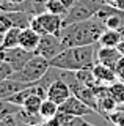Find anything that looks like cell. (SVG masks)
I'll return each instance as SVG.
<instances>
[{
    "instance_id": "cell-1",
    "label": "cell",
    "mask_w": 124,
    "mask_h": 126,
    "mask_svg": "<svg viewBox=\"0 0 124 126\" xmlns=\"http://www.w3.org/2000/svg\"><path fill=\"white\" fill-rule=\"evenodd\" d=\"M104 30H105L104 22H100L96 17L66 25L63 27L60 33L61 46H63V49H68V47H75V46L96 44Z\"/></svg>"
},
{
    "instance_id": "cell-2",
    "label": "cell",
    "mask_w": 124,
    "mask_h": 126,
    "mask_svg": "<svg viewBox=\"0 0 124 126\" xmlns=\"http://www.w3.org/2000/svg\"><path fill=\"white\" fill-rule=\"evenodd\" d=\"M96 52L94 44L90 46H75L63 49L58 55L52 58L49 63L50 66L64 71H79L85 68H91L96 63Z\"/></svg>"
},
{
    "instance_id": "cell-3",
    "label": "cell",
    "mask_w": 124,
    "mask_h": 126,
    "mask_svg": "<svg viewBox=\"0 0 124 126\" xmlns=\"http://www.w3.org/2000/svg\"><path fill=\"white\" fill-rule=\"evenodd\" d=\"M49 68H50V63L47 58L35 54L19 71H14L11 74V77L19 82H24V84H38L46 76Z\"/></svg>"
},
{
    "instance_id": "cell-4",
    "label": "cell",
    "mask_w": 124,
    "mask_h": 126,
    "mask_svg": "<svg viewBox=\"0 0 124 126\" xmlns=\"http://www.w3.org/2000/svg\"><path fill=\"white\" fill-rule=\"evenodd\" d=\"M104 3H105L104 0H75V3L69 8L66 16L63 17V27L94 17Z\"/></svg>"
},
{
    "instance_id": "cell-5",
    "label": "cell",
    "mask_w": 124,
    "mask_h": 126,
    "mask_svg": "<svg viewBox=\"0 0 124 126\" xmlns=\"http://www.w3.org/2000/svg\"><path fill=\"white\" fill-rule=\"evenodd\" d=\"M30 27L33 30H36L41 36L42 35H57V36H60L61 30H63V16L44 11L41 14L33 16Z\"/></svg>"
},
{
    "instance_id": "cell-6",
    "label": "cell",
    "mask_w": 124,
    "mask_h": 126,
    "mask_svg": "<svg viewBox=\"0 0 124 126\" xmlns=\"http://www.w3.org/2000/svg\"><path fill=\"white\" fill-rule=\"evenodd\" d=\"M63 50V46H61V39L60 36H57V35H42L41 36V41H39V46H38L36 52L38 55H41V57L47 58L50 62L55 55H58Z\"/></svg>"
},
{
    "instance_id": "cell-7",
    "label": "cell",
    "mask_w": 124,
    "mask_h": 126,
    "mask_svg": "<svg viewBox=\"0 0 124 126\" xmlns=\"http://www.w3.org/2000/svg\"><path fill=\"white\" fill-rule=\"evenodd\" d=\"M60 112L68 113V115H71V117H87V115L98 113L93 107H90L88 104H85L82 99H79L74 94L60 106Z\"/></svg>"
},
{
    "instance_id": "cell-8",
    "label": "cell",
    "mask_w": 124,
    "mask_h": 126,
    "mask_svg": "<svg viewBox=\"0 0 124 126\" xmlns=\"http://www.w3.org/2000/svg\"><path fill=\"white\" fill-rule=\"evenodd\" d=\"M71 96H72L71 87H69L61 77L57 79V80H53L52 84L47 87V98L52 99L53 102H57L58 106H61L64 101H68Z\"/></svg>"
},
{
    "instance_id": "cell-9",
    "label": "cell",
    "mask_w": 124,
    "mask_h": 126,
    "mask_svg": "<svg viewBox=\"0 0 124 126\" xmlns=\"http://www.w3.org/2000/svg\"><path fill=\"white\" fill-rule=\"evenodd\" d=\"M33 55H35L33 52L25 50V49H22L21 46H17V47H13V49H6L5 50V62L13 68V71H19L27 62L30 60V58L33 57Z\"/></svg>"
},
{
    "instance_id": "cell-10",
    "label": "cell",
    "mask_w": 124,
    "mask_h": 126,
    "mask_svg": "<svg viewBox=\"0 0 124 126\" xmlns=\"http://www.w3.org/2000/svg\"><path fill=\"white\" fill-rule=\"evenodd\" d=\"M123 55L124 54L118 47H100L99 46V50L96 52V62L102 63V65H107L115 69V66L123 58Z\"/></svg>"
},
{
    "instance_id": "cell-11",
    "label": "cell",
    "mask_w": 124,
    "mask_h": 126,
    "mask_svg": "<svg viewBox=\"0 0 124 126\" xmlns=\"http://www.w3.org/2000/svg\"><path fill=\"white\" fill-rule=\"evenodd\" d=\"M93 73H94L96 80H98L100 85H112V84H115L116 80H119L118 76H116V71L113 68H110V66H107V65H102V63H99V62H96L94 65H93Z\"/></svg>"
},
{
    "instance_id": "cell-12",
    "label": "cell",
    "mask_w": 124,
    "mask_h": 126,
    "mask_svg": "<svg viewBox=\"0 0 124 126\" xmlns=\"http://www.w3.org/2000/svg\"><path fill=\"white\" fill-rule=\"evenodd\" d=\"M41 41V35L38 33L36 30H33L32 27H27V29H22L21 32V38H19V46L25 50H30V52H36L38 46H39Z\"/></svg>"
},
{
    "instance_id": "cell-13",
    "label": "cell",
    "mask_w": 124,
    "mask_h": 126,
    "mask_svg": "<svg viewBox=\"0 0 124 126\" xmlns=\"http://www.w3.org/2000/svg\"><path fill=\"white\" fill-rule=\"evenodd\" d=\"M123 39V32L113 30V29H105L100 35L98 44L100 47H118Z\"/></svg>"
},
{
    "instance_id": "cell-14",
    "label": "cell",
    "mask_w": 124,
    "mask_h": 126,
    "mask_svg": "<svg viewBox=\"0 0 124 126\" xmlns=\"http://www.w3.org/2000/svg\"><path fill=\"white\" fill-rule=\"evenodd\" d=\"M21 32L22 29L19 27H13L5 33V38H3V43L0 44V49L6 50V49H13V47L19 46V38H21Z\"/></svg>"
},
{
    "instance_id": "cell-15",
    "label": "cell",
    "mask_w": 124,
    "mask_h": 126,
    "mask_svg": "<svg viewBox=\"0 0 124 126\" xmlns=\"http://www.w3.org/2000/svg\"><path fill=\"white\" fill-rule=\"evenodd\" d=\"M8 16L13 22V27H19V29H27L32 24V17L25 11H8Z\"/></svg>"
},
{
    "instance_id": "cell-16",
    "label": "cell",
    "mask_w": 124,
    "mask_h": 126,
    "mask_svg": "<svg viewBox=\"0 0 124 126\" xmlns=\"http://www.w3.org/2000/svg\"><path fill=\"white\" fill-rule=\"evenodd\" d=\"M58 112H60V106H58L57 102H53L52 99H49V98H46V99L42 101L41 109H39V115L44 118V121L53 118Z\"/></svg>"
},
{
    "instance_id": "cell-17",
    "label": "cell",
    "mask_w": 124,
    "mask_h": 126,
    "mask_svg": "<svg viewBox=\"0 0 124 126\" xmlns=\"http://www.w3.org/2000/svg\"><path fill=\"white\" fill-rule=\"evenodd\" d=\"M108 92L115 98V101L118 102L119 109H124V82L123 80H116L115 84L108 85Z\"/></svg>"
},
{
    "instance_id": "cell-18",
    "label": "cell",
    "mask_w": 124,
    "mask_h": 126,
    "mask_svg": "<svg viewBox=\"0 0 124 126\" xmlns=\"http://www.w3.org/2000/svg\"><path fill=\"white\" fill-rule=\"evenodd\" d=\"M19 110H21L19 106L10 102L8 99H0V120L10 115H16V113H19Z\"/></svg>"
},
{
    "instance_id": "cell-19",
    "label": "cell",
    "mask_w": 124,
    "mask_h": 126,
    "mask_svg": "<svg viewBox=\"0 0 124 126\" xmlns=\"http://www.w3.org/2000/svg\"><path fill=\"white\" fill-rule=\"evenodd\" d=\"M71 120H72L71 115L63 113V112H58L53 118L44 121V126H69L71 125Z\"/></svg>"
},
{
    "instance_id": "cell-20",
    "label": "cell",
    "mask_w": 124,
    "mask_h": 126,
    "mask_svg": "<svg viewBox=\"0 0 124 126\" xmlns=\"http://www.w3.org/2000/svg\"><path fill=\"white\" fill-rule=\"evenodd\" d=\"M47 11L53 14H60V16H66L68 8L61 3V0H47Z\"/></svg>"
},
{
    "instance_id": "cell-21",
    "label": "cell",
    "mask_w": 124,
    "mask_h": 126,
    "mask_svg": "<svg viewBox=\"0 0 124 126\" xmlns=\"http://www.w3.org/2000/svg\"><path fill=\"white\" fill-rule=\"evenodd\" d=\"M10 29H13V22L8 16V11H0V33L5 35Z\"/></svg>"
},
{
    "instance_id": "cell-22",
    "label": "cell",
    "mask_w": 124,
    "mask_h": 126,
    "mask_svg": "<svg viewBox=\"0 0 124 126\" xmlns=\"http://www.w3.org/2000/svg\"><path fill=\"white\" fill-rule=\"evenodd\" d=\"M13 73H14L13 68H11L6 62H3L2 65H0V80H5V79L11 77V74H13Z\"/></svg>"
},
{
    "instance_id": "cell-23",
    "label": "cell",
    "mask_w": 124,
    "mask_h": 126,
    "mask_svg": "<svg viewBox=\"0 0 124 126\" xmlns=\"http://www.w3.org/2000/svg\"><path fill=\"white\" fill-rule=\"evenodd\" d=\"M0 126H19V120L16 115H10L3 120H0Z\"/></svg>"
},
{
    "instance_id": "cell-24",
    "label": "cell",
    "mask_w": 124,
    "mask_h": 126,
    "mask_svg": "<svg viewBox=\"0 0 124 126\" xmlns=\"http://www.w3.org/2000/svg\"><path fill=\"white\" fill-rule=\"evenodd\" d=\"M115 71H116V76H118V79L124 82V55H123L121 60L118 62V65L115 66Z\"/></svg>"
},
{
    "instance_id": "cell-25",
    "label": "cell",
    "mask_w": 124,
    "mask_h": 126,
    "mask_svg": "<svg viewBox=\"0 0 124 126\" xmlns=\"http://www.w3.org/2000/svg\"><path fill=\"white\" fill-rule=\"evenodd\" d=\"M61 3H63V5H64V6H66L68 10H69V8H71V6L75 3V0H61Z\"/></svg>"
},
{
    "instance_id": "cell-26",
    "label": "cell",
    "mask_w": 124,
    "mask_h": 126,
    "mask_svg": "<svg viewBox=\"0 0 124 126\" xmlns=\"http://www.w3.org/2000/svg\"><path fill=\"white\" fill-rule=\"evenodd\" d=\"M118 49H119V50H121V52L124 54V32H123V39H121V43H119Z\"/></svg>"
},
{
    "instance_id": "cell-27",
    "label": "cell",
    "mask_w": 124,
    "mask_h": 126,
    "mask_svg": "<svg viewBox=\"0 0 124 126\" xmlns=\"http://www.w3.org/2000/svg\"><path fill=\"white\" fill-rule=\"evenodd\" d=\"M3 62H5V50L0 49V65H2Z\"/></svg>"
},
{
    "instance_id": "cell-28",
    "label": "cell",
    "mask_w": 124,
    "mask_h": 126,
    "mask_svg": "<svg viewBox=\"0 0 124 126\" xmlns=\"http://www.w3.org/2000/svg\"><path fill=\"white\" fill-rule=\"evenodd\" d=\"M10 3H13V5H21V3H24L25 0H8Z\"/></svg>"
},
{
    "instance_id": "cell-29",
    "label": "cell",
    "mask_w": 124,
    "mask_h": 126,
    "mask_svg": "<svg viewBox=\"0 0 124 126\" xmlns=\"http://www.w3.org/2000/svg\"><path fill=\"white\" fill-rule=\"evenodd\" d=\"M3 38H5V35H3V33H0V44L3 43Z\"/></svg>"
},
{
    "instance_id": "cell-30",
    "label": "cell",
    "mask_w": 124,
    "mask_h": 126,
    "mask_svg": "<svg viewBox=\"0 0 124 126\" xmlns=\"http://www.w3.org/2000/svg\"><path fill=\"white\" fill-rule=\"evenodd\" d=\"M19 126H30V125H22V123H19ZM36 126H44V125H36Z\"/></svg>"
}]
</instances>
